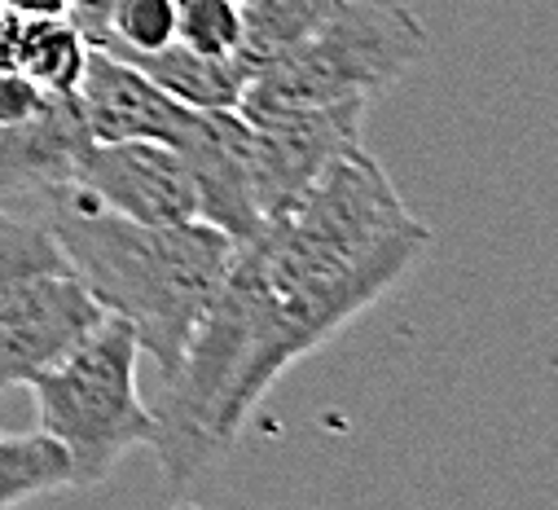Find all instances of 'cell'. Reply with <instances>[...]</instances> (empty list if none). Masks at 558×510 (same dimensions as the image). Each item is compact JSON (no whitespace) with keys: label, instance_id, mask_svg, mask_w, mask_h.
<instances>
[{"label":"cell","instance_id":"cell-2","mask_svg":"<svg viewBox=\"0 0 558 510\" xmlns=\"http://www.w3.org/2000/svg\"><path fill=\"white\" fill-rule=\"evenodd\" d=\"M40 207L71 274L93 291L101 313L128 321L142 356L168 378L229 269L233 238L207 220H128L80 190H62Z\"/></svg>","mask_w":558,"mask_h":510},{"label":"cell","instance_id":"cell-15","mask_svg":"<svg viewBox=\"0 0 558 510\" xmlns=\"http://www.w3.org/2000/svg\"><path fill=\"white\" fill-rule=\"evenodd\" d=\"M172 40H177V0H110L106 27L93 45L128 58V53H155Z\"/></svg>","mask_w":558,"mask_h":510},{"label":"cell","instance_id":"cell-5","mask_svg":"<svg viewBox=\"0 0 558 510\" xmlns=\"http://www.w3.org/2000/svg\"><path fill=\"white\" fill-rule=\"evenodd\" d=\"M369 101H326V106H291L246 119V159L259 216L287 211L335 159L361 146V123Z\"/></svg>","mask_w":558,"mask_h":510},{"label":"cell","instance_id":"cell-10","mask_svg":"<svg viewBox=\"0 0 558 510\" xmlns=\"http://www.w3.org/2000/svg\"><path fill=\"white\" fill-rule=\"evenodd\" d=\"M246 137H251V123L242 119V110H198L194 133L181 146V159L194 181L198 220L225 229L233 242L251 238L264 224L255 185H251Z\"/></svg>","mask_w":558,"mask_h":510},{"label":"cell","instance_id":"cell-8","mask_svg":"<svg viewBox=\"0 0 558 510\" xmlns=\"http://www.w3.org/2000/svg\"><path fill=\"white\" fill-rule=\"evenodd\" d=\"M75 97L93 142H163L181 150L198 123V110L181 106L146 71L97 45H88Z\"/></svg>","mask_w":558,"mask_h":510},{"label":"cell","instance_id":"cell-4","mask_svg":"<svg viewBox=\"0 0 558 510\" xmlns=\"http://www.w3.org/2000/svg\"><path fill=\"white\" fill-rule=\"evenodd\" d=\"M136 335L106 313L93 335L27 382L40 432L71 458V488H97L132 449H150L155 414L136 392Z\"/></svg>","mask_w":558,"mask_h":510},{"label":"cell","instance_id":"cell-1","mask_svg":"<svg viewBox=\"0 0 558 510\" xmlns=\"http://www.w3.org/2000/svg\"><path fill=\"white\" fill-rule=\"evenodd\" d=\"M427 246L432 229L365 146L233 242L229 269L150 410V449L168 488L185 497L238 445L272 382L378 304Z\"/></svg>","mask_w":558,"mask_h":510},{"label":"cell","instance_id":"cell-9","mask_svg":"<svg viewBox=\"0 0 558 510\" xmlns=\"http://www.w3.org/2000/svg\"><path fill=\"white\" fill-rule=\"evenodd\" d=\"M88 142L93 133L84 123L80 97L49 93L32 119L0 127V203H49L53 194L71 190L75 163L88 150Z\"/></svg>","mask_w":558,"mask_h":510},{"label":"cell","instance_id":"cell-20","mask_svg":"<svg viewBox=\"0 0 558 510\" xmlns=\"http://www.w3.org/2000/svg\"><path fill=\"white\" fill-rule=\"evenodd\" d=\"M0 19H5V5H0Z\"/></svg>","mask_w":558,"mask_h":510},{"label":"cell","instance_id":"cell-11","mask_svg":"<svg viewBox=\"0 0 558 510\" xmlns=\"http://www.w3.org/2000/svg\"><path fill=\"white\" fill-rule=\"evenodd\" d=\"M128 62L136 71H146L168 97H177L190 110H238L242 88H246V71L233 58H211L181 40L155 53H128Z\"/></svg>","mask_w":558,"mask_h":510},{"label":"cell","instance_id":"cell-12","mask_svg":"<svg viewBox=\"0 0 558 510\" xmlns=\"http://www.w3.org/2000/svg\"><path fill=\"white\" fill-rule=\"evenodd\" d=\"M335 5L339 0H242V40L233 62L251 80V71L300 45Z\"/></svg>","mask_w":558,"mask_h":510},{"label":"cell","instance_id":"cell-17","mask_svg":"<svg viewBox=\"0 0 558 510\" xmlns=\"http://www.w3.org/2000/svg\"><path fill=\"white\" fill-rule=\"evenodd\" d=\"M177 40L211 58H233L242 40V0H177Z\"/></svg>","mask_w":558,"mask_h":510},{"label":"cell","instance_id":"cell-18","mask_svg":"<svg viewBox=\"0 0 558 510\" xmlns=\"http://www.w3.org/2000/svg\"><path fill=\"white\" fill-rule=\"evenodd\" d=\"M49 93H40L19 66H0V127L5 123H23L45 106Z\"/></svg>","mask_w":558,"mask_h":510},{"label":"cell","instance_id":"cell-6","mask_svg":"<svg viewBox=\"0 0 558 510\" xmlns=\"http://www.w3.org/2000/svg\"><path fill=\"white\" fill-rule=\"evenodd\" d=\"M101 317V304L71 269L40 274L0 295V392L27 388L84 335H93Z\"/></svg>","mask_w":558,"mask_h":510},{"label":"cell","instance_id":"cell-14","mask_svg":"<svg viewBox=\"0 0 558 510\" xmlns=\"http://www.w3.org/2000/svg\"><path fill=\"white\" fill-rule=\"evenodd\" d=\"M71 488V458L49 432H0V510Z\"/></svg>","mask_w":558,"mask_h":510},{"label":"cell","instance_id":"cell-7","mask_svg":"<svg viewBox=\"0 0 558 510\" xmlns=\"http://www.w3.org/2000/svg\"><path fill=\"white\" fill-rule=\"evenodd\" d=\"M71 190L142 224L198 220L190 168L181 150L163 142H88L75 163Z\"/></svg>","mask_w":558,"mask_h":510},{"label":"cell","instance_id":"cell-19","mask_svg":"<svg viewBox=\"0 0 558 510\" xmlns=\"http://www.w3.org/2000/svg\"><path fill=\"white\" fill-rule=\"evenodd\" d=\"M5 14H19V19H71V5L75 0H0Z\"/></svg>","mask_w":558,"mask_h":510},{"label":"cell","instance_id":"cell-16","mask_svg":"<svg viewBox=\"0 0 558 510\" xmlns=\"http://www.w3.org/2000/svg\"><path fill=\"white\" fill-rule=\"evenodd\" d=\"M66 251L58 246L53 229L45 220H23V216H5L0 224V295H10L14 287L40 278V274H62Z\"/></svg>","mask_w":558,"mask_h":510},{"label":"cell","instance_id":"cell-3","mask_svg":"<svg viewBox=\"0 0 558 510\" xmlns=\"http://www.w3.org/2000/svg\"><path fill=\"white\" fill-rule=\"evenodd\" d=\"M427 53V27L391 0H339V5L287 53L251 71L238 110L246 119L291 106L374 101L400 84Z\"/></svg>","mask_w":558,"mask_h":510},{"label":"cell","instance_id":"cell-13","mask_svg":"<svg viewBox=\"0 0 558 510\" xmlns=\"http://www.w3.org/2000/svg\"><path fill=\"white\" fill-rule=\"evenodd\" d=\"M88 62V40L71 19H19L14 66L40 93H75Z\"/></svg>","mask_w":558,"mask_h":510}]
</instances>
